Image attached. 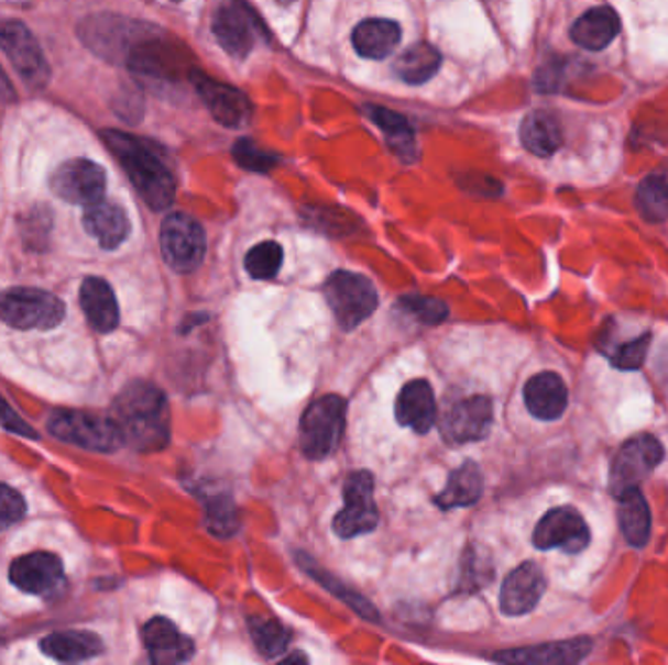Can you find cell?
<instances>
[{
	"mask_svg": "<svg viewBox=\"0 0 668 665\" xmlns=\"http://www.w3.org/2000/svg\"><path fill=\"white\" fill-rule=\"evenodd\" d=\"M123 443L143 453L165 450L171 441V410L165 392L145 383L133 380L116 397L110 414Z\"/></svg>",
	"mask_w": 668,
	"mask_h": 665,
	"instance_id": "1",
	"label": "cell"
},
{
	"mask_svg": "<svg viewBox=\"0 0 668 665\" xmlns=\"http://www.w3.org/2000/svg\"><path fill=\"white\" fill-rule=\"evenodd\" d=\"M102 138L149 208L163 211L173 206L176 193L173 174L147 143L116 130L105 131Z\"/></svg>",
	"mask_w": 668,
	"mask_h": 665,
	"instance_id": "2",
	"label": "cell"
},
{
	"mask_svg": "<svg viewBox=\"0 0 668 665\" xmlns=\"http://www.w3.org/2000/svg\"><path fill=\"white\" fill-rule=\"evenodd\" d=\"M347 425V400L327 395L311 402L299 422V445L307 458L322 461L339 447Z\"/></svg>",
	"mask_w": 668,
	"mask_h": 665,
	"instance_id": "3",
	"label": "cell"
},
{
	"mask_svg": "<svg viewBox=\"0 0 668 665\" xmlns=\"http://www.w3.org/2000/svg\"><path fill=\"white\" fill-rule=\"evenodd\" d=\"M47 430L55 440L96 453H113L125 445L110 415L83 410H55L47 420Z\"/></svg>",
	"mask_w": 668,
	"mask_h": 665,
	"instance_id": "4",
	"label": "cell"
},
{
	"mask_svg": "<svg viewBox=\"0 0 668 665\" xmlns=\"http://www.w3.org/2000/svg\"><path fill=\"white\" fill-rule=\"evenodd\" d=\"M65 312V302L59 297L37 287H12L0 293V320L12 329H57Z\"/></svg>",
	"mask_w": 668,
	"mask_h": 665,
	"instance_id": "5",
	"label": "cell"
},
{
	"mask_svg": "<svg viewBox=\"0 0 668 665\" xmlns=\"http://www.w3.org/2000/svg\"><path fill=\"white\" fill-rule=\"evenodd\" d=\"M325 297L342 330L358 329L377 309V291L365 276L340 269L325 284Z\"/></svg>",
	"mask_w": 668,
	"mask_h": 665,
	"instance_id": "6",
	"label": "cell"
},
{
	"mask_svg": "<svg viewBox=\"0 0 668 665\" xmlns=\"http://www.w3.org/2000/svg\"><path fill=\"white\" fill-rule=\"evenodd\" d=\"M161 252L176 274H191L206 256V233L196 219L186 213L166 217L161 226Z\"/></svg>",
	"mask_w": 668,
	"mask_h": 665,
	"instance_id": "7",
	"label": "cell"
},
{
	"mask_svg": "<svg viewBox=\"0 0 668 665\" xmlns=\"http://www.w3.org/2000/svg\"><path fill=\"white\" fill-rule=\"evenodd\" d=\"M665 458L660 441L649 433H639L625 441L610 468V490L614 496L639 488V484L659 467Z\"/></svg>",
	"mask_w": 668,
	"mask_h": 665,
	"instance_id": "8",
	"label": "cell"
},
{
	"mask_svg": "<svg viewBox=\"0 0 668 665\" xmlns=\"http://www.w3.org/2000/svg\"><path fill=\"white\" fill-rule=\"evenodd\" d=\"M380 523V511L373 500V476L368 470L348 475L344 483V508L332 521V531L340 539L372 533Z\"/></svg>",
	"mask_w": 668,
	"mask_h": 665,
	"instance_id": "9",
	"label": "cell"
},
{
	"mask_svg": "<svg viewBox=\"0 0 668 665\" xmlns=\"http://www.w3.org/2000/svg\"><path fill=\"white\" fill-rule=\"evenodd\" d=\"M532 541L539 551L561 548L567 554H579L591 544V529L579 511L563 506L547 511L539 519Z\"/></svg>",
	"mask_w": 668,
	"mask_h": 665,
	"instance_id": "10",
	"label": "cell"
},
{
	"mask_svg": "<svg viewBox=\"0 0 668 665\" xmlns=\"http://www.w3.org/2000/svg\"><path fill=\"white\" fill-rule=\"evenodd\" d=\"M0 49L14 65L18 75L28 87L44 88L50 78V67L34 34L20 22H0Z\"/></svg>",
	"mask_w": 668,
	"mask_h": 665,
	"instance_id": "11",
	"label": "cell"
},
{
	"mask_svg": "<svg viewBox=\"0 0 668 665\" xmlns=\"http://www.w3.org/2000/svg\"><path fill=\"white\" fill-rule=\"evenodd\" d=\"M52 190L67 203L88 208L105 199V168L87 158L67 160L53 173Z\"/></svg>",
	"mask_w": 668,
	"mask_h": 665,
	"instance_id": "12",
	"label": "cell"
},
{
	"mask_svg": "<svg viewBox=\"0 0 668 665\" xmlns=\"http://www.w3.org/2000/svg\"><path fill=\"white\" fill-rule=\"evenodd\" d=\"M191 82L200 95L201 102L206 104L213 120L219 121L221 125L237 130L251 120L252 106L251 100L237 88L218 82L216 78H209L204 73L194 70L191 73Z\"/></svg>",
	"mask_w": 668,
	"mask_h": 665,
	"instance_id": "13",
	"label": "cell"
},
{
	"mask_svg": "<svg viewBox=\"0 0 668 665\" xmlns=\"http://www.w3.org/2000/svg\"><path fill=\"white\" fill-rule=\"evenodd\" d=\"M493 428V402L486 397H471L456 402L443 418L442 435L448 443L485 440Z\"/></svg>",
	"mask_w": 668,
	"mask_h": 665,
	"instance_id": "14",
	"label": "cell"
},
{
	"mask_svg": "<svg viewBox=\"0 0 668 665\" xmlns=\"http://www.w3.org/2000/svg\"><path fill=\"white\" fill-rule=\"evenodd\" d=\"M65 579L63 561L53 553H32L10 564V581L14 588L30 596H47Z\"/></svg>",
	"mask_w": 668,
	"mask_h": 665,
	"instance_id": "15",
	"label": "cell"
},
{
	"mask_svg": "<svg viewBox=\"0 0 668 665\" xmlns=\"http://www.w3.org/2000/svg\"><path fill=\"white\" fill-rule=\"evenodd\" d=\"M547 589L544 570L536 562H524L516 566L501 588V611L508 617H522L538 607Z\"/></svg>",
	"mask_w": 668,
	"mask_h": 665,
	"instance_id": "16",
	"label": "cell"
},
{
	"mask_svg": "<svg viewBox=\"0 0 668 665\" xmlns=\"http://www.w3.org/2000/svg\"><path fill=\"white\" fill-rule=\"evenodd\" d=\"M219 45L233 57H244L256 44V20L243 2H227L213 18Z\"/></svg>",
	"mask_w": 668,
	"mask_h": 665,
	"instance_id": "17",
	"label": "cell"
},
{
	"mask_svg": "<svg viewBox=\"0 0 668 665\" xmlns=\"http://www.w3.org/2000/svg\"><path fill=\"white\" fill-rule=\"evenodd\" d=\"M143 642L151 662L156 665L184 664L196 652L194 642L165 617H155L143 627Z\"/></svg>",
	"mask_w": 668,
	"mask_h": 665,
	"instance_id": "18",
	"label": "cell"
},
{
	"mask_svg": "<svg viewBox=\"0 0 668 665\" xmlns=\"http://www.w3.org/2000/svg\"><path fill=\"white\" fill-rule=\"evenodd\" d=\"M592 652V640L582 639L563 640V642H549L532 649L508 650L496 654L495 660L504 664H546L567 665L579 664Z\"/></svg>",
	"mask_w": 668,
	"mask_h": 665,
	"instance_id": "19",
	"label": "cell"
},
{
	"mask_svg": "<svg viewBox=\"0 0 668 665\" xmlns=\"http://www.w3.org/2000/svg\"><path fill=\"white\" fill-rule=\"evenodd\" d=\"M397 422L413 432L428 433L436 423V398L432 385L425 379L410 380L395 402Z\"/></svg>",
	"mask_w": 668,
	"mask_h": 665,
	"instance_id": "20",
	"label": "cell"
},
{
	"mask_svg": "<svg viewBox=\"0 0 668 665\" xmlns=\"http://www.w3.org/2000/svg\"><path fill=\"white\" fill-rule=\"evenodd\" d=\"M524 402L534 418L554 422L563 415L569 402L565 380L551 372L534 375L524 387Z\"/></svg>",
	"mask_w": 668,
	"mask_h": 665,
	"instance_id": "21",
	"label": "cell"
},
{
	"mask_svg": "<svg viewBox=\"0 0 668 665\" xmlns=\"http://www.w3.org/2000/svg\"><path fill=\"white\" fill-rule=\"evenodd\" d=\"M80 307L87 317L88 324L100 332L108 334L118 329L120 324V309L112 286L102 277L90 276L80 286Z\"/></svg>",
	"mask_w": 668,
	"mask_h": 665,
	"instance_id": "22",
	"label": "cell"
},
{
	"mask_svg": "<svg viewBox=\"0 0 668 665\" xmlns=\"http://www.w3.org/2000/svg\"><path fill=\"white\" fill-rule=\"evenodd\" d=\"M83 223L87 233L96 239L105 251H116L130 236V219L125 215V211L105 199L88 206Z\"/></svg>",
	"mask_w": 668,
	"mask_h": 665,
	"instance_id": "23",
	"label": "cell"
},
{
	"mask_svg": "<svg viewBox=\"0 0 668 665\" xmlns=\"http://www.w3.org/2000/svg\"><path fill=\"white\" fill-rule=\"evenodd\" d=\"M45 656L62 664H80L105 652V642L90 631L53 632L40 642Z\"/></svg>",
	"mask_w": 668,
	"mask_h": 665,
	"instance_id": "24",
	"label": "cell"
},
{
	"mask_svg": "<svg viewBox=\"0 0 668 665\" xmlns=\"http://www.w3.org/2000/svg\"><path fill=\"white\" fill-rule=\"evenodd\" d=\"M620 18L610 7L587 10L571 27V37L577 45L589 52H600L616 40Z\"/></svg>",
	"mask_w": 668,
	"mask_h": 665,
	"instance_id": "25",
	"label": "cell"
},
{
	"mask_svg": "<svg viewBox=\"0 0 668 665\" xmlns=\"http://www.w3.org/2000/svg\"><path fill=\"white\" fill-rule=\"evenodd\" d=\"M401 42V27L393 20L372 18L358 24L352 45L365 59H385Z\"/></svg>",
	"mask_w": 668,
	"mask_h": 665,
	"instance_id": "26",
	"label": "cell"
},
{
	"mask_svg": "<svg viewBox=\"0 0 668 665\" xmlns=\"http://www.w3.org/2000/svg\"><path fill=\"white\" fill-rule=\"evenodd\" d=\"M481 494H483V473L478 463L468 461L451 473L446 488L436 496L435 501L440 510L468 508L478 503Z\"/></svg>",
	"mask_w": 668,
	"mask_h": 665,
	"instance_id": "27",
	"label": "cell"
},
{
	"mask_svg": "<svg viewBox=\"0 0 668 665\" xmlns=\"http://www.w3.org/2000/svg\"><path fill=\"white\" fill-rule=\"evenodd\" d=\"M620 510L617 521L625 541L632 546H645L651 536V510L649 503L643 498L639 488H632L627 492L617 496Z\"/></svg>",
	"mask_w": 668,
	"mask_h": 665,
	"instance_id": "28",
	"label": "cell"
},
{
	"mask_svg": "<svg viewBox=\"0 0 668 665\" xmlns=\"http://www.w3.org/2000/svg\"><path fill=\"white\" fill-rule=\"evenodd\" d=\"M522 145L528 148L532 155L547 156L557 153L563 143V133L559 121L547 112H532L524 118L521 125Z\"/></svg>",
	"mask_w": 668,
	"mask_h": 665,
	"instance_id": "29",
	"label": "cell"
},
{
	"mask_svg": "<svg viewBox=\"0 0 668 665\" xmlns=\"http://www.w3.org/2000/svg\"><path fill=\"white\" fill-rule=\"evenodd\" d=\"M440 65L442 57L432 45L417 44L401 55L395 63V73L407 85H425L426 80L435 77Z\"/></svg>",
	"mask_w": 668,
	"mask_h": 665,
	"instance_id": "30",
	"label": "cell"
},
{
	"mask_svg": "<svg viewBox=\"0 0 668 665\" xmlns=\"http://www.w3.org/2000/svg\"><path fill=\"white\" fill-rule=\"evenodd\" d=\"M364 113L385 133V137L397 155H413L415 135H413L408 121L401 113L391 112L387 108H380V106H368Z\"/></svg>",
	"mask_w": 668,
	"mask_h": 665,
	"instance_id": "31",
	"label": "cell"
},
{
	"mask_svg": "<svg viewBox=\"0 0 668 665\" xmlns=\"http://www.w3.org/2000/svg\"><path fill=\"white\" fill-rule=\"evenodd\" d=\"M635 208L647 223L668 219V181L660 176H647L635 190Z\"/></svg>",
	"mask_w": 668,
	"mask_h": 665,
	"instance_id": "32",
	"label": "cell"
},
{
	"mask_svg": "<svg viewBox=\"0 0 668 665\" xmlns=\"http://www.w3.org/2000/svg\"><path fill=\"white\" fill-rule=\"evenodd\" d=\"M297 558H299V564L304 566L305 570L311 574L313 578L317 579V581H321L322 586L329 589V591H332V594H337V597H340L344 603L350 605L358 614H362L368 621H377V611L373 609L368 599L358 596V594H354V591L347 588V586H342V584H339V579H335L332 576H329V574H325V570H319V568L307 558V554H299Z\"/></svg>",
	"mask_w": 668,
	"mask_h": 665,
	"instance_id": "33",
	"label": "cell"
},
{
	"mask_svg": "<svg viewBox=\"0 0 668 665\" xmlns=\"http://www.w3.org/2000/svg\"><path fill=\"white\" fill-rule=\"evenodd\" d=\"M284 262V251L278 242L266 241L256 244L244 258V268L254 279H272L278 276Z\"/></svg>",
	"mask_w": 668,
	"mask_h": 665,
	"instance_id": "34",
	"label": "cell"
},
{
	"mask_svg": "<svg viewBox=\"0 0 668 665\" xmlns=\"http://www.w3.org/2000/svg\"><path fill=\"white\" fill-rule=\"evenodd\" d=\"M251 634L256 649L266 657H274L286 652L289 644V632L280 624L278 621H262V619H251Z\"/></svg>",
	"mask_w": 668,
	"mask_h": 665,
	"instance_id": "35",
	"label": "cell"
},
{
	"mask_svg": "<svg viewBox=\"0 0 668 665\" xmlns=\"http://www.w3.org/2000/svg\"><path fill=\"white\" fill-rule=\"evenodd\" d=\"M399 309L420 320L423 324H440L442 320L448 319V304L435 297L408 295L401 299Z\"/></svg>",
	"mask_w": 668,
	"mask_h": 665,
	"instance_id": "36",
	"label": "cell"
},
{
	"mask_svg": "<svg viewBox=\"0 0 668 665\" xmlns=\"http://www.w3.org/2000/svg\"><path fill=\"white\" fill-rule=\"evenodd\" d=\"M649 346H651V334L647 332V334L616 347L610 354V363L620 372H637V369H642V365L645 363Z\"/></svg>",
	"mask_w": 668,
	"mask_h": 665,
	"instance_id": "37",
	"label": "cell"
},
{
	"mask_svg": "<svg viewBox=\"0 0 668 665\" xmlns=\"http://www.w3.org/2000/svg\"><path fill=\"white\" fill-rule=\"evenodd\" d=\"M208 529L218 536H231L239 529V519L233 501L219 498L208 503Z\"/></svg>",
	"mask_w": 668,
	"mask_h": 665,
	"instance_id": "38",
	"label": "cell"
},
{
	"mask_svg": "<svg viewBox=\"0 0 668 665\" xmlns=\"http://www.w3.org/2000/svg\"><path fill=\"white\" fill-rule=\"evenodd\" d=\"M26 510V500L22 498V494L7 484H0V531L22 521Z\"/></svg>",
	"mask_w": 668,
	"mask_h": 665,
	"instance_id": "39",
	"label": "cell"
},
{
	"mask_svg": "<svg viewBox=\"0 0 668 665\" xmlns=\"http://www.w3.org/2000/svg\"><path fill=\"white\" fill-rule=\"evenodd\" d=\"M233 153L237 163L252 173H269L270 168L274 166V156L262 153L261 148L251 143L249 138L237 141Z\"/></svg>",
	"mask_w": 668,
	"mask_h": 665,
	"instance_id": "40",
	"label": "cell"
},
{
	"mask_svg": "<svg viewBox=\"0 0 668 665\" xmlns=\"http://www.w3.org/2000/svg\"><path fill=\"white\" fill-rule=\"evenodd\" d=\"M0 425H2L4 430H9V432L24 435V437H32V440H37V437H40V435L35 433L34 428L28 425V423L7 404V400L2 397H0Z\"/></svg>",
	"mask_w": 668,
	"mask_h": 665,
	"instance_id": "41",
	"label": "cell"
},
{
	"mask_svg": "<svg viewBox=\"0 0 668 665\" xmlns=\"http://www.w3.org/2000/svg\"><path fill=\"white\" fill-rule=\"evenodd\" d=\"M14 100H17L14 87H12L10 78L7 77V73L0 67V102H2V104H10V102H14Z\"/></svg>",
	"mask_w": 668,
	"mask_h": 665,
	"instance_id": "42",
	"label": "cell"
},
{
	"mask_svg": "<svg viewBox=\"0 0 668 665\" xmlns=\"http://www.w3.org/2000/svg\"><path fill=\"white\" fill-rule=\"evenodd\" d=\"M282 4H289V2H294V0H278Z\"/></svg>",
	"mask_w": 668,
	"mask_h": 665,
	"instance_id": "43",
	"label": "cell"
},
{
	"mask_svg": "<svg viewBox=\"0 0 668 665\" xmlns=\"http://www.w3.org/2000/svg\"><path fill=\"white\" fill-rule=\"evenodd\" d=\"M173 2H183V0H173Z\"/></svg>",
	"mask_w": 668,
	"mask_h": 665,
	"instance_id": "44",
	"label": "cell"
},
{
	"mask_svg": "<svg viewBox=\"0 0 668 665\" xmlns=\"http://www.w3.org/2000/svg\"><path fill=\"white\" fill-rule=\"evenodd\" d=\"M0 646H2V640H0Z\"/></svg>",
	"mask_w": 668,
	"mask_h": 665,
	"instance_id": "45",
	"label": "cell"
}]
</instances>
